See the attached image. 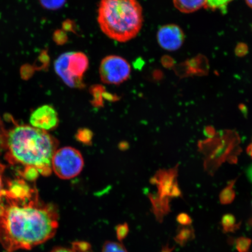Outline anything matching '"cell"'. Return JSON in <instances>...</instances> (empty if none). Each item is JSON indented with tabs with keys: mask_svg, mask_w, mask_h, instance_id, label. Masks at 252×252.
I'll return each mask as SVG.
<instances>
[{
	"mask_svg": "<svg viewBox=\"0 0 252 252\" xmlns=\"http://www.w3.org/2000/svg\"><path fill=\"white\" fill-rule=\"evenodd\" d=\"M207 0H173L178 10L184 13H191L206 5Z\"/></svg>",
	"mask_w": 252,
	"mask_h": 252,
	"instance_id": "9c48e42d",
	"label": "cell"
},
{
	"mask_svg": "<svg viewBox=\"0 0 252 252\" xmlns=\"http://www.w3.org/2000/svg\"><path fill=\"white\" fill-rule=\"evenodd\" d=\"M130 73V64L121 56H108L100 63L99 74L103 83L121 84L128 80Z\"/></svg>",
	"mask_w": 252,
	"mask_h": 252,
	"instance_id": "8992f818",
	"label": "cell"
},
{
	"mask_svg": "<svg viewBox=\"0 0 252 252\" xmlns=\"http://www.w3.org/2000/svg\"><path fill=\"white\" fill-rule=\"evenodd\" d=\"M30 122L32 127L40 130H52L58 125V113L52 106L43 105L32 113L31 116Z\"/></svg>",
	"mask_w": 252,
	"mask_h": 252,
	"instance_id": "ba28073f",
	"label": "cell"
},
{
	"mask_svg": "<svg viewBox=\"0 0 252 252\" xmlns=\"http://www.w3.org/2000/svg\"><path fill=\"white\" fill-rule=\"evenodd\" d=\"M51 252H92L89 244L85 242H75L69 247H58Z\"/></svg>",
	"mask_w": 252,
	"mask_h": 252,
	"instance_id": "30bf717a",
	"label": "cell"
},
{
	"mask_svg": "<svg viewBox=\"0 0 252 252\" xmlns=\"http://www.w3.org/2000/svg\"><path fill=\"white\" fill-rule=\"evenodd\" d=\"M158 42L160 47L168 51H175L182 46L185 34L181 28L175 24L165 25L157 33Z\"/></svg>",
	"mask_w": 252,
	"mask_h": 252,
	"instance_id": "52a82bcc",
	"label": "cell"
},
{
	"mask_svg": "<svg viewBox=\"0 0 252 252\" xmlns=\"http://www.w3.org/2000/svg\"><path fill=\"white\" fill-rule=\"evenodd\" d=\"M54 138L46 131L30 126H15L7 132L6 158L12 164L34 168L40 174L52 172V160L56 151Z\"/></svg>",
	"mask_w": 252,
	"mask_h": 252,
	"instance_id": "7a4b0ae2",
	"label": "cell"
},
{
	"mask_svg": "<svg viewBox=\"0 0 252 252\" xmlns=\"http://www.w3.org/2000/svg\"><path fill=\"white\" fill-rule=\"evenodd\" d=\"M248 153L252 157V142L250 146L248 148Z\"/></svg>",
	"mask_w": 252,
	"mask_h": 252,
	"instance_id": "e0dca14e",
	"label": "cell"
},
{
	"mask_svg": "<svg viewBox=\"0 0 252 252\" xmlns=\"http://www.w3.org/2000/svg\"><path fill=\"white\" fill-rule=\"evenodd\" d=\"M7 131L5 130L4 125L0 118V155L5 150L7 142Z\"/></svg>",
	"mask_w": 252,
	"mask_h": 252,
	"instance_id": "5bb4252c",
	"label": "cell"
},
{
	"mask_svg": "<svg viewBox=\"0 0 252 252\" xmlns=\"http://www.w3.org/2000/svg\"><path fill=\"white\" fill-rule=\"evenodd\" d=\"M246 2H247V4L250 6V7L252 8V0H245Z\"/></svg>",
	"mask_w": 252,
	"mask_h": 252,
	"instance_id": "ffe728a7",
	"label": "cell"
},
{
	"mask_svg": "<svg viewBox=\"0 0 252 252\" xmlns=\"http://www.w3.org/2000/svg\"><path fill=\"white\" fill-rule=\"evenodd\" d=\"M5 166L0 163V204H1L3 198L2 175L4 172Z\"/></svg>",
	"mask_w": 252,
	"mask_h": 252,
	"instance_id": "2e32d148",
	"label": "cell"
},
{
	"mask_svg": "<svg viewBox=\"0 0 252 252\" xmlns=\"http://www.w3.org/2000/svg\"><path fill=\"white\" fill-rule=\"evenodd\" d=\"M97 21L109 38L128 42L143 26V9L137 0H100Z\"/></svg>",
	"mask_w": 252,
	"mask_h": 252,
	"instance_id": "3957f363",
	"label": "cell"
},
{
	"mask_svg": "<svg viewBox=\"0 0 252 252\" xmlns=\"http://www.w3.org/2000/svg\"><path fill=\"white\" fill-rule=\"evenodd\" d=\"M161 252H170L169 251V250H163Z\"/></svg>",
	"mask_w": 252,
	"mask_h": 252,
	"instance_id": "44dd1931",
	"label": "cell"
},
{
	"mask_svg": "<svg viewBox=\"0 0 252 252\" xmlns=\"http://www.w3.org/2000/svg\"><path fill=\"white\" fill-rule=\"evenodd\" d=\"M248 176L252 182V166L251 167L250 169L248 170Z\"/></svg>",
	"mask_w": 252,
	"mask_h": 252,
	"instance_id": "d6986e66",
	"label": "cell"
},
{
	"mask_svg": "<svg viewBox=\"0 0 252 252\" xmlns=\"http://www.w3.org/2000/svg\"><path fill=\"white\" fill-rule=\"evenodd\" d=\"M101 252H128L125 246L120 242L108 241L104 244Z\"/></svg>",
	"mask_w": 252,
	"mask_h": 252,
	"instance_id": "8fae6325",
	"label": "cell"
},
{
	"mask_svg": "<svg viewBox=\"0 0 252 252\" xmlns=\"http://www.w3.org/2000/svg\"><path fill=\"white\" fill-rule=\"evenodd\" d=\"M7 202L0 204V244L6 252L30 250L55 236L59 216L52 206L40 204L36 198Z\"/></svg>",
	"mask_w": 252,
	"mask_h": 252,
	"instance_id": "6da1fadb",
	"label": "cell"
},
{
	"mask_svg": "<svg viewBox=\"0 0 252 252\" xmlns=\"http://www.w3.org/2000/svg\"><path fill=\"white\" fill-rule=\"evenodd\" d=\"M44 8L49 10H56L61 8L65 4L66 0H39Z\"/></svg>",
	"mask_w": 252,
	"mask_h": 252,
	"instance_id": "7c38bea8",
	"label": "cell"
},
{
	"mask_svg": "<svg viewBox=\"0 0 252 252\" xmlns=\"http://www.w3.org/2000/svg\"><path fill=\"white\" fill-rule=\"evenodd\" d=\"M84 159L80 151L71 147L56 151L52 160V168L62 179H70L78 176L83 169Z\"/></svg>",
	"mask_w": 252,
	"mask_h": 252,
	"instance_id": "5b68a950",
	"label": "cell"
},
{
	"mask_svg": "<svg viewBox=\"0 0 252 252\" xmlns=\"http://www.w3.org/2000/svg\"><path fill=\"white\" fill-rule=\"evenodd\" d=\"M226 193V192H228V193H229V195L230 194V193H232V192L231 191H230L229 189H228V190H226L225 191ZM230 200V198L228 196V195H227V196H226L224 199L223 200V201H224V202H225V201H229Z\"/></svg>",
	"mask_w": 252,
	"mask_h": 252,
	"instance_id": "ac0fdd59",
	"label": "cell"
},
{
	"mask_svg": "<svg viewBox=\"0 0 252 252\" xmlns=\"http://www.w3.org/2000/svg\"><path fill=\"white\" fill-rule=\"evenodd\" d=\"M77 136L78 139L81 141L83 142L84 143H87L91 140L92 134H91V131L89 130H84H84H80L78 132Z\"/></svg>",
	"mask_w": 252,
	"mask_h": 252,
	"instance_id": "9a60e30c",
	"label": "cell"
},
{
	"mask_svg": "<svg viewBox=\"0 0 252 252\" xmlns=\"http://www.w3.org/2000/svg\"><path fill=\"white\" fill-rule=\"evenodd\" d=\"M232 0H207V7L211 9H219V10L224 11L229 2Z\"/></svg>",
	"mask_w": 252,
	"mask_h": 252,
	"instance_id": "4fadbf2b",
	"label": "cell"
},
{
	"mask_svg": "<svg viewBox=\"0 0 252 252\" xmlns=\"http://www.w3.org/2000/svg\"><path fill=\"white\" fill-rule=\"evenodd\" d=\"M89 67V60L82 52H68L59 56L55 63L56 74L68 87L83 88V77Z\"/></svg>",
	"mask_w": 252,
	"mask_h": 252,
	"instance_id": "277c9868",
	"label": "cell"
}]
</instances>
